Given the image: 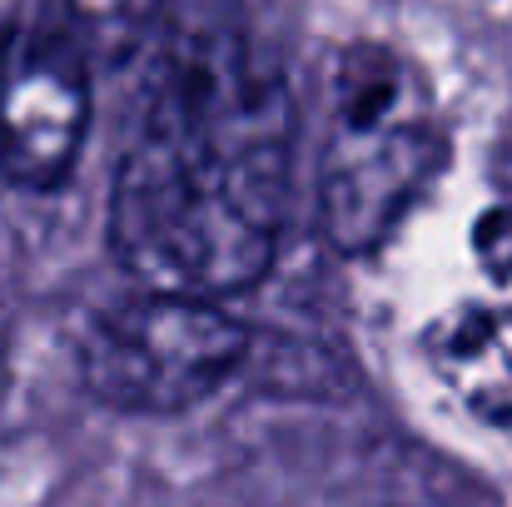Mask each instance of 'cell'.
Wrapping results in <instances>:
<instances>
[{
	"label": "cell",
	"mask_w": 512,
	"mask_h": 507,
	"mask_svg": "<svg viewBox=\"0 0 512 507\" xmlns=\"http://www.w3.org/2000/svg\"><path fill=\"white\" fill-rule=\"evenodd\" d=\"M294 165L284 70L234 25L179 30L110 194L120 264L160 294L234 299L274 269Z\"/></svg>",
	"instance_id": "cell-1"
},
{
	"label": "cell",
	"mask_w": 512,
	"mask_h": 507,
	"mask_svg": "<svg viewBox=\"0 0 512 507\" xmlns=\"http://www.w3.org/2000/svg\"><path fill=\"white\" fill-rule=\"evenodd\" d=\"M448 160L428 75L383 40L348 45L329 75L319 224L339 254H373Z\"/></svg>",
	"instance_id": "cell-2"
},
{
	"label": "cell",
	"mask_w": 512,
	"mask_h": 507,
	"mask_svg": "<svg viewBox=\"0 0 512 507\" xmlns=\"http://www.w3.org/2000/svg\"><path fill=\"white\" fill-rule=\"evenodd\" d=\"M249 363V329L214 299L160 294L100 314L80 348L90 398L120 413H184L214 398Z\"/></svg>",
	"instance_id": "cell-3"
},
{
	"label": "cell",
	"mask_w": 512,
	"mask_h": 507,
	"mask_svg": "<svg viewBox=\"0 0 512 507\" xmlns=\"http://www.w3.org/2000/svg\"><path fill=\"white\" fill-rule=\"evenodd\" d=\"M90 130V60L70 30H25L0 60V174L15 189H60Z\"/></svg>",
	"instance_id": "cell-4"
},
{
	"label": "cell",
	"mask_w": 512,
	"mask_h": 507,
	"mask_svg": "<svg viewBox=\"0 0 512 507\" xmlns=\"http://www.w3.org/2000/svg\"><path fill=\"white\" fill-rule=\"evenodd\" d=\"M423 358L438 383L488 428H512V314L468 304L428 324Z\"/></svg>",
	"instance_id": "cell-5"
},
{
	"label": "cell",
	"mask_w": 512,
	"mask_h": 507,
	"mask_svg": "<svg viewBox=\"0 0 512 507\" xmlns=\"http://www.w3.org/2000/svg\"><path fill=\"white\" fill-rule=\"evenodd\" d=\"M155 20L160 0H65V30L80 40L90 65H125Z\"/></svg>",
	"instance_id": "cell-6"
},
{
	"label": "cell",
	"mask_w": 512,
	"mask_h": 507,
	"mask_svg": "<svg viewBox=\"0 0 512 507\" xmlns=\"http://www.w3.org/2000/svg\"><path fill=\"white\" fill-rule=\"evenodd\" d=\"M473 254H478V264L498 284L512 279V204H493V209L478 214V224H473Z\"/></svg>",
	"instance_id": "cell-7"
}]
</instances>
